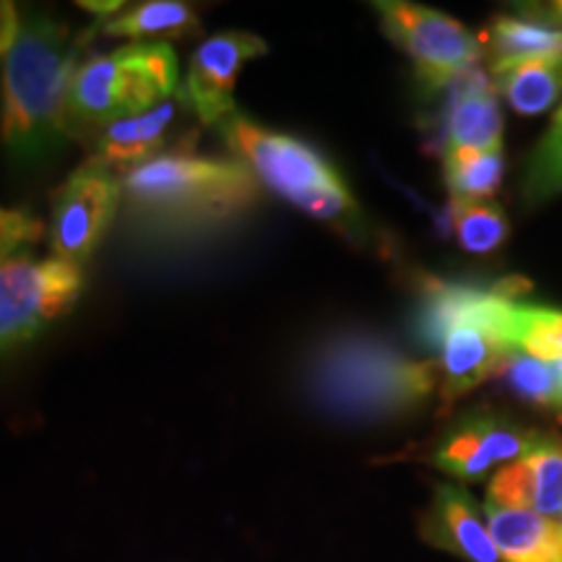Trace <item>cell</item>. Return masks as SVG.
I'll return each mask as SVG.
<instances>
[{
	"mask_svg": "<svg viewBox=\"0 0 562 562\" xmlns=\"http://www.w3.org/2000/svg\"><path fill=\"white\" fill-rule=\"evenodd\" d=\"M83 40L40 11L21 13L19 37L0 79V146L19 165H37L76 136L68 123V91Z\"/></svg>",
	"mask_w": 562,
	"mask_h": 562,
	"instance_id": "obj_1",
	"label": "cell"
},
{
	"mask_svg": "<svg viewBox=\"0 0 562 562\" xmlns=\"http://www.w3.org/2000/svg\"><path fill=\"white\" fill-rule=\"evenodd\" d=\"M305 385L331 417L378 425L422 409L438 389V368L412 360L375 334L344 331L313 349Z\"/></svg>",
	"mask_w": 562,
	"mask_h": 562,
	"instance_id": "obj_2",
	"label": "cell"
},
{
	"mask_svg": "<svg viewBox=\"0 0 562 562\" xmlns=\"http://www.w3.org/2000/svg\"><path fill=\"white\" fill-rule=\"evenodd\" d=\"M133 216L159 229H203L248 214L261 182L237 159L199 157L186 149L159 154L123 172Z\"/></svg>",
	"mask_w": 562,
	"mask_h": 562,
	"instance_id": "obj_3",
	"label": "cell"
},
{
	"mask_svg": "<svg viewBox=\"0 0 562 562\" xmlns=\"http://www.w3.org/2000/svg\"><path fill=\"white\" fill-rule=\"evenodd\" d=\"M220 131L235 159L243 161L263 188L344 235H360L362 211L339 170L318 149L290 133L266 128L243 112L224 117Z\"/></svg>",
	"mask_w": 562,
	"mask_h": 562,
	"instance_id": "obj_4",
	"label": "cell"
},
{
	"mask_svg": "<svg viewBox=\"0 0 562 562\" xmlns=\"http://www.w3.org/2000/svg\"><path fill=\"white\" fill-rule=\"evenodd\" d=\"M180 70L170 42H131L79 66L68 91L70 128L104 125L140 115L178 94Z\"/></svg>",
	"mask_w": 562,
	"mask_h": 562,
	"instance_id": "obj_5",
	"label": "cell"
},
{
	"mask_svg": "<svg viewBox=\"0 0 562 562\" xmlns=\"http://www.w3.org/2000/svg\"><path fill=\"white\" fill-rule=\"evenodd\" d=\"M83 292V273L60 258L13 256L0 263V355L60 321Z\"/></svg>",
	"mask_w": 562,
	"mask_h": 562,
	"instance_id": "obj_6",
	"label": "cell"
},
{
	"mask_svg": "<svg viewBox=\"0 0 562 562\" xmlns=\"http://www.w3.org/2000/svg\"><path fill=\"white\" fill-rule=\"evenodd\" d=\"M383 32L414 63V74L427 91L446 89L461 74L476 68L484 55L480 34H474L446 13L406 0L375 3Z\"/></svg>",
	"mask_w": 562,
	"mask_h": 562,
	"instance_id": "obj_7",
	"label": "cell"
},
{
	"mask_svg": "<svg viewBox=\"0 0 562 562\" xmlns=\"http://www.w3.org/2000/svg\"><path fill=\"white\" fill-rule=\"evenodd\" d=\"M121 195V178L104 161L91 157L76 167L53 193V256L81 269L115 220Z\"/></svg>",
	"mask_w": 562,
	"mask_h": 562,
	"instance_id": "obj_8",
	"label": "cell"
},
{
	"mask_svg": "<svg viewBox=\"0 0 562 562\" xmlns=\"http://www.w3.org/2000/svg\"><path fill=\"white\" fill-rule=\"evenodd\" d=\"M516 305L518 302L497 292V286L482 290V286L427 277L419 284L417 311H414L412 318L414 341L422 349L438 351L448 328L456 326V323H476V326L490 328L492 334L501 336L513 349L510 328Z\"/></svg>",
	"mask_w": 562,
	"mask_h": 562,
	"instance_id": "obj_9",
	"label": "cell"
},
{
	"mask_svg": "<svg viewBox=\"0 0 562 562\" xmlns=\"http://www.w3.org/2000/svg\"><path fill=\"white\" fill-rule=\"evenodd\" d=\"M266 42L250 32H222L203 40L186 79V100L203 125H220L235 110V81L245 63L266 55Z\"/></svg>",
	"mask_w": 562,
	"mask_h": 562,
	"instance_id": "obj_10",
	"label": "cell"
},
{
	"mask_svg": "<svg viewBox=\"0 0 562 562\" xmlns=\"http://www.w3.org/2000/svg\"><path fill=\"white\" fill-rule=\"evenodd\" d=\"M537 432L521 430L490 412H474L456 422L435 446L432 463L456 480H480L501 463L529 453Z\"/></svg>",
	"mask_w": 562,
	"mask_h": 562,
	"instance_id": "obj_11",
	"label": "cell"
},
{
	"mask_svg": "<svg viewBox=\"0 0 562 562\" xmlns=\"http://www.w3.org/2000/svg\"><path fill=\"white\" fill-rule=\"evenodd\" d=\"M446 91L440 123L442 149L501 151L503 115L490 76L472 68L448 83Z\"/></svg>",
	"mask_w": 562,
	"mask_h": 562,
	"instance_id": "obj_12",
	"label": "cell"
},
{
	"mask_svg": "<svg viewBox=\"0 0 562 562\" xmlns=\"http://www.w3.org/2000/svg\"><path fill=\"white\" fill-rule=\"evenodd\" d=\"M510 347L501 336L476 323H456L442 336L438 355V391L442 404H453L467 396L487 378L497 375L501 364L508 360Z\"/></svg>",
	"mask_w": 562,
	"mask_h": 562,
	"instance_id": "obj_13",
	"label": "cell"
},
{
	"mask_svg": "<svg viewBox=\"0 0 562 562\" xmlns=\"http://www.w3.org/2000/svg\"><path fill=\"white\" fill-rule=\"evenodd\" d=\"M422 531L427 542L467 562H503L490 537L487 518L476 508L474 497L456 484H438Z\"/></svg>",
	"mask_w": 562,
	"mask_h": 562,
	"instance_id": "obj_14",
	"label": "cell"
},
{
	"mask_svg": "<svg viewBox=\"0 0 562 562\" xmlns=\"http://www.w3.org/2000/svg\"><path fill=\"white\" fill-rule=\"evenodd\" d=\"M186 94L180 91L170 100H165L157 108L140 112V115L123 117L110 125L100 128L97 136V151L94 157L104 161L110 170L128 172L133 167L144 165L159 154H165L170 133L175 131V123L180 121V108Z\"/></svg>",
	"mask_w": 562,
	"mask_h": 562,
	"instance_id": "obj_15",
	"label": "cell"
},
{
	"mask_svg": "<svg viewBox=\"0 0 562 562\" xmlns=\"http://www.w3.org/2000/svg\"><path fill=\"white\" fill-rule=\"evenodd\" d=\"M492 74L531 60H562V24L542 13H503L480 34Z\"/></svg>",
	"mask_w": 562,
	"mask_h": 562,
	"instance_id": "obj_16",
	"label": "cell"
},
{
	"mask_svg": "<svg viewBox=\"0 0 562 562\" xmlns=\"http://www.w3.org/2000/svg\"><path fill=\"white\" fill-rule=\"evenodd\" d=\"M487 529L503 562H562V524L537 510L484 505Z\"/></svg>",
	"mask_w": 562,
	"mask_h": 562,
	"instance_id": "obj_17",
	"label": "cell"
},
{
	"mask_svg": "<svg viewBox=\"0 0 562 562\" xmlns=\"http://www.w3.org/2000/svg\"><path fill=\"white\" fill-rule=\"evenodd\" d=\"M199 13L191 3H182V0H144V3L128 5L102 24V32L110 37L133 42L188 40L199 34Z\"/></svg>",
	"mask_w": 562,
	"mask_h": 562,
	"instance_id": "obj_18",
	"label": "cell"
},
{
	"mask_svg": "<svg viewBox=\"0 0 562 562\" xmlns=\"http://www.w3.org/2000/svg\"><path fill=\"white\" fill-rule=\"evenodd\" d=\"M442 175L453 201L482 203L492 199L505 175V157L501 151L448 149L442 151Z\"/></svg>",
	"mask_w": 562,
	"mask_h": 562,
	"instance_id": "obj_19",
	"label": "cell"
},
{
	"mask_svg": "<svg viewBox=\"0 0 562 562\" xmlns=\"http://www.w3.org/2000/svg\"><path fill=\"white\" fill-rule=\"evenodd\" d=\"M508 104L521 115H542L562 94V60H531L495 74Z\"/></svg>",
	"mask_w": 562,
	"mask_h": 562,
	"instance_id": "obj_20",
	"label": "cell"
},
{
	"mask_svg": "<svg viewBox=\"0 0 562 562\" xmlns=\"http://www.w3.org/2000/svg\"><path fill=\"white\" fill-rule=\"evenodd\" d=\"M448 224L456 243L472 256H487L503 248L510 235V222L505 211L495 203H461L451 201L448 209Z\"/></svg>",
	"mask_w": 562,
	"mask_h": 562,
	"instance_id": "obj_21",
	"label": "cell"
},
{
	"mask_svg": "<svg viewBox=\"0 0 562 562\" xmlns=\"http://www.w3.org/2000/svg\"><path fill=\"white\" fill-rule=\"evenodd\" d=\"M497 375H501L503 389L513 393L518 402L542 406V409H562L560 375L550 362L537 360L524 351H510Z\"/></svg>",
	"mask_w": 562,
	"mask_h": 562,
	"instance_id": "obj_22",
	"label": "cell"
},
{
	"mask_svg": "<svg viewBox=\"0 0 562 562\" xmlns=\"http://www.w3.org/2000/svg\"><path fill=\"white\" fill-rule=\"evenodd\" d=\"M510 344L516 351H524L542 362H562V311L516 305Z\"/></svg>",
	"mask_w": 562,
	"mask_h": 562,
	"instance_id": "obj_23",
	"label": "cell"
},
{
	"mask_svg": "<svg viewBox=\"0 0 562 562\" xmlns=\"http://www.w3.org/2000/svg\"><path fill=\"white\" fill-rule=\"evenodd\" d=\"M533 474V510L542 516L562 513V440L558 435L537 432L526 453Z\"/></svg>",
	"mask_w": 562,
	"mask_h": 562,
	"instance_id": "obj_24",
	"label": "cell"
},
{
	"mask_svg": "<svg viewBox=\"0 0 562 562\" xmlns=\"http://www.w3.org/2000/svg\"><path fill=\"white\" fill-rule=\"evenodd\" d=\"M562 193V108L542 138V144L537 146V151L531 154L529 167L524 175V199L531 206L554 199Z\"/></svg>",
	"mask_w": 562,
	"mask_h": 562,
	"instance_id": "obj_25",
	"label": "cell"
},
{
	"mask_svg": "<svg viewBox=\"0 0 562 562\" xmlns=\"http://www.w3.org/2000/svg\"><path fill=\"white\" fill-rule=\"evenodd\" d=\"M487 505L505 510H533V474L526 456L505 463L501 472L492 476Z\"/></svg>",
	"mask_w": 562,
	"mask_h": 562,
	"instance_id": "obj_26",
	"label": "cell"
},
{
	"mask_svg": "<svg viewBox=\"0 0 562 562\" xmlns=\"http://www.w3.org/2000/svg\"><path fill=\"white\" fill-rule=\"evenodd\" d=\"M45 224L24 209L0 206V263L11 261L16 250L42 240Z\"/></svg>",
	"mask_w": 562,
	"mask_h": 562,
	"instance_id": "obj_27",
	"label": "cell"
},
{
	"mask_svg": "<svg viewBox=\"0 0 562 562\" xmlns=\"http://www.w3.org/2000/svg\"><path fill=\"white\" fill-rule=\"evenodd\" d=\"M21 13L9 0H0V63L9 58L13 42L19 37Z\"/></svg>",
	"mask_w": 562,
	"mask_h": 562,
	"instance_id": "obj_28",
	"label": "cell"
},
{
	"mask_svg": "<svg viewBox=\"0 0 562 562\" xmlns=\"http://www.w3.org/2000/svg\"><path fill=\"white\" fill-rule=\"evenodd\" d=\"M554 16H558V19L562 21V3H558V5H554Z\"/></svg>",
	"mask_w": 562,
	"mask_h": 562,
	"instance_id": "obj_29",
	"label": "cell"
},
{
	"mask_svg": "<svg viewBox=\"0 0 562 562\" xmlns=\"http://www.w3.org/2000/svg\"><path fill=\"white\" fill-rule=\"evenodd\" d=\"M558 375H560V389H562V362H560V368H558Z\"/></svg>",
	"mask_w": 562,
	"mask_h": 562,
	"instance_id": "obj_30",
	"label": "cell"
}]
</instances>
